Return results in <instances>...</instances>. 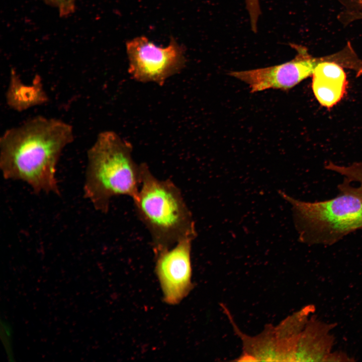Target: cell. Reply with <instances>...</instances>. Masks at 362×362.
<instances>
[{"label":"cell","instance_id":"cell-1","mask_svg":"<svg viewBox=\"0 0 362 362\" xmlns=\"http://www.w3.org/2000/svg\"><path fill=\"white\" fill-rule=\"evenodd\" d=\"M73 140L72 126L55 118L37 116L8 129L0 139L4 177L25 183L36 193L59 195L58 163Z\"/></svg>","mask_w":362,"mask_h":362},{"label":"cell","instance_id":"cell-2","mask_svg":"<svg viewBox=\"0 0 362 362\" xmlns=\"http://www.w3.org/2000/svg\"><path fill=\"white\" fill-rule=\"evenodd\" d=\"M132 153L130 143L110 130L100 132L88 149L83 193L97 211L107 213L115 197L137 196L141 164Z\"/></svg>","mask_w":362,"mask_h":362},{"label":"cell","instance_id":"cell-3","mask_svg":"<svg viewBox=\"0 0 362 362\" xmlns=\"http://www.w3.org/2000/svg\"><path fill=\"white\" fill-rule=\"evenodd\" d=\"M141 184L132 200L137 216L147 229L155 253L197 236L192 214L180 189L170 179H160L141 163Z\"/></svg>","mask_w":362,"mask_h":362},{"label":"cell","instance_id":"cell-4","mask_svg":"<svg viewBox=\"0 0 362 362\" xmlns=\"http://www.w3.org/2000/svg\"><path fill=\"white\" fill-rule=\"evenodd\" d=\"M293 206L299 238L310 244L331 245L362 229V199L341 193L326 201L305 202L281 193Z\"/></svg>","mask_w":362,"mask_h":362},{"label":"cell","instance_id":"cell-5","mask_svg":"<svg viewBox=\"0 0 362 362\" xmlns=\"http://www.w3.org/2000/svg\"><path fill=\"white\" fill-rule=\"evenodd\" d=\"M128 73L134 80L163 85L169 77L185 67V49L174 38L164 47L141 36L126 43Z\"/></svg>","mask_w":362,"mask_h":362},{"label":"cell","instance_id":"cell-6","mask_svg":"<svg viewBox=\"0 0 362 362\" xmlns=\"http://www.w3.org/2000/svg\"><path fill=\"white\" fill-rule=\"evenodd\" d=\"M291 46L297 54L290 61L264 68L232 71L229 75L248 84L251 93L270 88L287 90L311 76L320 62L335 60L333 53L314 57L302 45L291 44Z\"/></svg>","mask_w":362,"mask_h":362},{"label":"cell","instance_id":"cell-7","mask_svg":"<svg viewBox=\"0 0 362 362\" xmlns=\"http://www.w3.org/2000/svg\"><path fill=\"white\" fill-rule=\"evenodd\" d=\"M193 238H184L171 247L155 253V269L164 301L179 303L191 290V249Z\"/></svg>","mask_w":362,"mask_h":362},{"label":"cell","instance_id":"cell-8","mask_svg":"<svg viewBox=\"0 0 362 362\" xmlns=\"http://www.w3.org/2000/svg\"><path fill=\"white\" fill-rule=\"evenodd\" d=\"M344 67L339 63L324 60L320 62L312 74V89L322 107L331 109L345 96L348 81Z\"/></svg>","mask_w":362,"mask_h":362},{"label":"cell","instance_id":"cell-9","mask_svg":"<svg viewBox=\"0 0 362 362\" xmlns=\"http://www.w3.org/2000/svg\"><path fill=\"white\" fill-rule=\"evenodd\" d=\"M6 99L8 105L13 110L22 111L40 105L48 100L40 78L36 77L31 84L24 83L14 69L11 72Z\"/></svg>","mask_w":362,"mask_h":362},{"label":"cell","instance_id":"cell-10","mask_svg":"<svg viewBox=\"0 0 362 362\" xmlns=\"http://www.w3.org/2000/svg\"><path fill=\"white\" fill-rule=\"evenodd\" d=\"M325 167L344 177L343 182L338 186L340 192L350 194L362 199V162L340 166L329 161Z\"/></svg>","mask_w":362,"mask_h":362},{"label":"cell","instance_id":"cell-11","mask_svg":"<svg viewBox=\"0 0 362 362\" xmlns=\"http://www.w3.org/2000/svg\"><path fill=\"white\" fill-rule=\"evenodd\" d=\"M45 4L55 8L61 18H66L73 14L76 9V0H41Z\"/></svg>","mask_w":362,"mask_h":362},{"label":"cell","instance_id":"cell-12","mask_svg":"<svg viewBox=\"0 0 362 362\" xmlns=\"http://www.w3.org/2000/svg\"><path fill=\"white\" fill-rule=\"evenodd\" d=\"M245 1L248 3H255V2H257L258 0H245Z\"/></svg>","mask_w":362,"mask_h":362}]
</instances>
